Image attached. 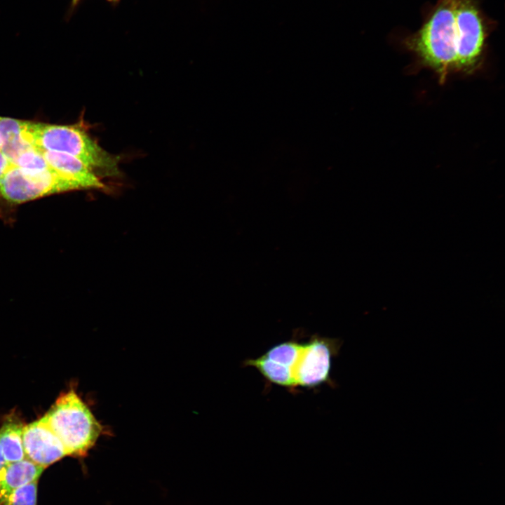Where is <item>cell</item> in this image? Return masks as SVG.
<instances>
[{
  "instance_id": "cell-1",
  "label": "cell",
  "mask_w": 505,
  "mask_h": 505,
  "mask_svg": "<svg viewBox=\"0 0 505 505\" xmlns=\"http://www.w3.org/2000/svg\"><path fill=\"white\" fill-rule=\"evenodd\" d=\"M457 0H438L422 25L405 36L403 46L417 62L436 73L443 81L457 73L455 8Z\"/></svg>"
},
{
  "instance_id": "cell-2",
  "label": "cell",
  "mask_w": 505,
  "mask_h": 505,
  "mask_svg": "<svg viewBox=\"0 0 505 505\" xmlns=\"http://www.w3.org/2000/svg\"><path fill=\"white\" fill-rule=\"evenodd\" d=\"M28 128L34 147L74 156L100 178L121 175L120 157L104 149L80 125L29 121Z\"/></svg>"
},
{
  "instance_id": "cell-3",
  "label": "cell",
  "mask_w": 505,
  "mask_h": 505,
  "mask_svg": "<svg viewBox=\"0 0 505 505\" xmlns=\"http://www.w3.org/2000/svg\"><path fill=\"white\" fill-rule=\"evenodd\" d=\"M62 442L67 455L85 457L110 431L94 416L74 389L62 393L42 417Z\"/></svg>"
},
{
  "instance_id": "cell-4",
  "label": "cell",
  "mask_w": 505,
  "mask_h": 505,
  "mask_svg": "<svg viewBox=\"0 0 505 505\" xmlns=\"http://www.w3.org/2000/svg\"><path fill=\"white\" fill-rule=\"evenodd\" d=\"M457 73H471L481 64L494 28L477 0H457L455 8Z\"/></svg>"
},
{
  "instance_id": "cell-5",
  "label": "cell",
  "mask_w": 505,
  "mask_h": 505,
  "mask_svg": "<svg viewBox=\"0 0 505 505\" xmlns=\"http://www.w3.org/2000/svg\"><path fill=\"white\" fill-rule=\"evenodd\" d=\"M74 190L79 189L53 169L32 173L12 165L0 181V197L15 204Z\"/></svg>"
},
{
  "instance_id": "cell-6",
  "label": "cell",
  "mask_w": 505,
  "mask_h": 505,
  "mask_svg": "<svg viewBox=\"0 0 505 505\" xmlns=\"http://www.w3.org/2000/svg\"><path fill=\"white\" fill-rule=\"evenodd\" d=\"M339 348L337 339L312 336L303 346L294 369L296 388L314 389L330 383L332 358Z\"/></svg>"
},
{
  "instance_id": "cell-7",
  "label": "cell",
  "mask_w": 505,
  "mask_h": 505,
  "mask_svg": "<svg viewBox=\"0 0 505 505\" xmlns=\"http://www.w3.org/2000/svg\"><path fill=\"white\" fill-rule=\"evenodd\" d=\"M22 445L25 458L44 468L67 455L62 442L42 417L24 425Z\"/></svg>"
},
{
  "instance_id": "cell-8",
  "label": "cell",
  "mask_w": 505,
  "mask_h": 505,
  "mask_svg": "<svg viewBox=\"0 0 505 505\" xmlns=\"http://www.w3.org/2000/svg\"><path fill=\"white\" fill-rule=\"evenodd\" d=\"M49 166L81 189H102L106 185L83 162L69 154L37 149Z\"/></svg>"
},
{
  "instance_id": "cell-9",
  "label": "cell",
  "mask_w": 505,
  "mask_h": 505,
  "mask_svg": "<svg viewBox=\"0 0 505 505\" xmlns=\"http://www.w3.org/2000/svg\"><path fill=\"white\" fill-rule=\"evenodd\" d=\"M29 121L0 116L1 152L11 162L23 152L34 147Z\"/></svg>"
},
{
  "instance_id": "cell-10",
  "label": "cell",
  "mask_w": 505,
  "mask_h": 505,
  "mask_svg": "<svg viewBox=\"0 0 505 505\" xmlns=\"http://www.w3.org/2000/svg\"><path fill=\"white\" fill-rule=\"evenodd\" d=\"M44 469L26 458L7 463L0 469V503L15 489L39 480Z\"/></svg>"
},
{
  "instance_id": "cell-11",
  "label": "cell",
  "mask_w": 505,
  "mask_h": 505,
  "mask_svg": "<svg viewBox=\"0 0 505 505\" xmlns=\"http://www.w3.org/2000/svg\"><path fill=\"white\" fill-rule=\"evenodd\" d=\"M24 425L15 415H8L0 428V448L7 463L25 458L22 445Z\"/></svg>"
},
{
  "instance_id": "cell-12",
  "label": "cell",
  "mask_w": 505,
  "mask_h": 505,
  "mask_svg": "<svg viewBox=\"0 0 505 505\" xmlns=\"http://www.w3.org/2000/svg\"><path fill=\"white\" fill-rule=\"evenodd\" d=\"M302 346L303 342L291 339L275 345L262 356L278 368L293 375Z\"/></svg>"
},
{
  "instance_id": "cell-13",
  "label": "cell",
  "mask_w": 505,
  "mask_h": 505,
  "mask_svg": "<svg viewBox=\"0 0 505 505\" xmlns=\"http://www.w3.org/2000/svg\"><path fill=\"white\" fill-rule=\"evenodd\" d=\"M11 163L25 172L32 173H42L53 169L35 147L21 153L11 161Z\"/></svg>"
},
{
  "instance_id": "cell-14",
  "label": "cell",
  "mask_w": 505,
  "mask_h": 505,
  "mask_svg": "<svg viewBox=\"0 0 505 505\" xmlns=\"http://www.w3.org/2000/svg\"><path fill=\"white\" fill-rule=\"evenodd\" d=\"M38 480L25 484L7 495L0 505H36Z\"/></svg>"
},
{
  "instance_id": "cell-15",
  "label": "cell",
  "mask_w": 505,
  "mask_h": 505,
  "mask_svg": "<svg viewBox=\"0 0 505 505\" xmlns=\"http://www.w3.org/2000/svg\"><path fill=\"white\" fill-rule=\"evenodd\" d=\"M11 166L12 163L9 159L1 152H0V181L2 180Z\"/></svg>"
},
{
  "instance_id": "cell-16",
  "label": "cell",
  "mask_w": 505,
  "mask_h": 505,
  "mask_svg": "<svg viewBox=\"0 0 505 505\" xmlns=\"http://www.w3.org/2000/svg\"><path fill=\"white\" fill-rule=\"evenodd\" d=\"M6 464H7V462L6 461L4 456L2 453V451L0 448V469L1 468H3Z\"/></svg>"
},
{
  "instance_id": "cell-17",
  "label": "cell",
  "mask_w": 505,
  "mask_h": 505,
  "mask_svg": "<svg viewBox=\"0 0 505 505\" xmlns=\"http://www.w3.org/2000/svg\"><path fill=\"white\" fill-rule=\"evenodd\" d=\"M79 1L80 0H73L72 1L73 5L75 6Z\"/></svg>"
},
{
  "instance_id": "cell-18",
  "label": "cell",
  "mask_w": 505,
  "mask_h": 505,
  "mask_svg": "<svg viewBox=\"0 0 505 505\" xmlns=\"http://www.w3.org/2000/svg\"><path fill=\"white\" fill-rule=\"evenodd\" d=\"M108 1H117V0H108Z\"/></svg>"
},
{
  "instance_id": "cell-19",
  "label": "cell",
  "mask_w": 505,
  "mask_h": 505,
  "mask_svg": "<svg viewBox=\"0 0 505 505\" xmlns=\"http://www.w3.org/2000/svg\"><path fill=\"white\" fill-rule=\"evenodd\" d=\"M0 152H1V147H0Z\"/></svg>"
}]
</instances>
